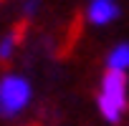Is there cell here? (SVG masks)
Returning a JSON list of instances; mask_svg holds the SVG:
<instances>
[{
	"label": "cell",
	"instance_id": "obj_3",
	"mask_svg": "<svg viewBox=\"0 0 129 126\" xmlns=\"http://www.w3.org/2000/svg\"><path fill=\"white\" fill-rule=\"evenodd\" d=\"M84 18L94 28H106L121 18V5L119 0H89L84 8Z\"/></svg>",
	"mask_w": 129,
	"mask_h": 126
},
{
	"label": "cell",
	"instance_id": "obj_1",
	"mask_svg": "<svg viewBox=\"0 0 129 126\" xmlns=\"http://www.w3.org/2000/svg\"><path fill=\"white\" fill-rule=\"evenodd\" d=\"M96 108L106 123H121L129 108V78L104 71L96 91Z\"/></svg>",
	"mask_w": 129,
	"mask_h": 126
},
{
	"label": "cell",
	"instance_id": "obj_2",
	"mask_svg": "<svg viewBox=\"0 0 129 126\" xmlns=\"http://www.w3.org/2000/svg\"><path fill=\"white\" fill-rule=\"evenodd\" d=\"M33 103V83L15 71L0 76V118H18Z\"/></svg>",
	"mask_w": 129,
	"mask_h": 126
},
{
	"label": "cell",
	"instance_id": "obj_6",
	"mask_svg": "<svg viewBox=\"0 0 129 126\" xmlns=\"http://www.w3.org/2000/svg\"><path fill=\"white\" fill-rule=\"evenodd\" d=\"M41 5H43V0H23V3H20V10H23V15L30 20V18H36V15L41 13Z\"/></svg>",
	"mask_w": 129,
	"mask_h": 126
},
{
	"label": "cell",
	"instance_id": "obj_4",
	"mask_svg": "<svg viewBox=\"0 0 129 126\" xmlns=\"http://www.w3.org/2000/svg\"><path fill=\"white\" fill-rule=\"evenodd\" d=\"M106 71L111 73H121V76H129V40H119L109 48L106 58Z\"/></svg>",
	"mask_w": 129,
	"mask_h": 126
},
{
	"label": "cell",
	"instance_id": "obj_5",
	"mask_svg": "<svg viewBox=\"0 0 129 126\" xmlns=\"http://www.w3.org/2000/svg\"><path fill=\"white\" fill-rule=\"evenodd\" d=\"M18 45H20V33L18 30H8V33L0 35V63L13 60V55L18 53Z\"/></svg>",
	"mask_w": 129,
	"mask_h": 126
}]
</instances>
